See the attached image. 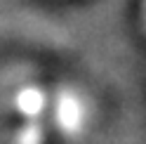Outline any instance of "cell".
Here are the masks:
<instances>
[{
    "mask_svg": "<svg viewBox=\"0 0 146 144\" xmlns=\"http://www.w3.org/2000/svg\"><path fill=\"white\" fill-rule=\"evenodd\" d=\"M141 10H144V19H146V0H144V7H141Z\"/></svg>",
    "mask_w": 146,
    "mask_h": 144,
    "instance_id": "obj_1",
    "label": "cell"
}]
</instances>
